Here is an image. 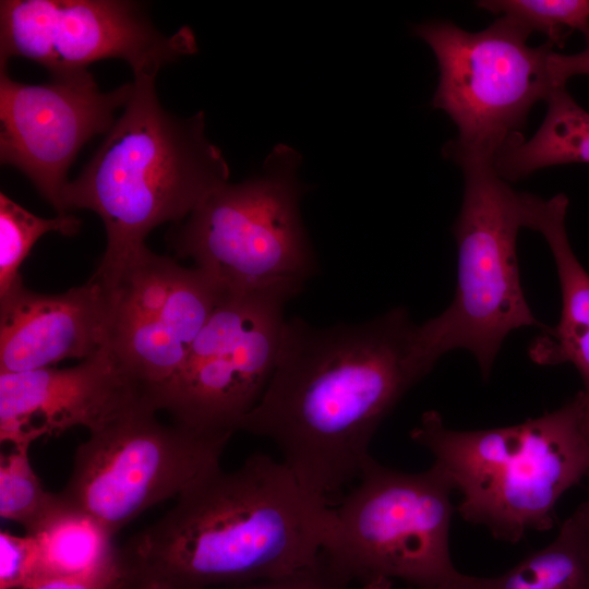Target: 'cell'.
<instances>
[{
    "mask_svg": "<svg viewBox=\"0 0 589 589\" xmlns=\"http://www.w3.org/2000/svg\"><path fill=\"white\" fill-rule=\"evenodd\" d=\"M121 570L119 562L85 576L56 578L44 581L29 589H120Z\"/></svg>",
    "mask_w": 589,
    "mask_h": 589,
    "instance_id": "cell-25",
    "label": "cell"
},
{
    "mask_svg": "<svg viewBox=\"0 0 589 589\" xmlns=\"http://www.w3.org/2000/svg\"><path fill=\"white\" fill-rule=\"evenodd\" d=\"M81 221L73 215L39 217L0 193V297L20 285L19 269L36 241L48 232L75 235Z\"/></svg>",
    "mask_w": 589,
    "mask_h": 589,
    "instance_id": "cell-21",
    "label": "cell"
},
{
    "mask_svg": "<svg viewBox=\"0 0 589 589\" xmlns=\"http://www.w3.org/2000/svg\"><path fill=\"white\" fill-rule=\"evenodd\" d=\"M143 406L156 408L108 347L70 368L0 373V438L12 446L75 426L91 433Z\"/></svg>",
    "mask_w": 589,
    "mask_h": 589,
    "instance_id": "cell-14",
    "label": "cell"
},
{
    "mask_svg": "<svg viewBox=\"0 0 589 589\" xmlns=\"http://www.w3.org/2000/svg\"><path fill=\"white\" fill-rule=\"evenodd\" d=\"M31 446H12L1 454L0 515L21 525L27 534L39 529L61 504L59 493L47 491L28 457Z\"/></svg>",
    "mask_w": 589,
    "mask_h": 589,
    "instance_id": "cell-20",
    "label": "cell"
},
{
    "mask_svg": "<svg viewBox=\"0 0 589 589\" xmlns=\"http://www.w3.org/2000/svg\"><path fill=\"white\" fill-rule=\"evenodd\" d=\"M61 500L55 512L31 534L38 552L37 585L97 573L118 561L113 534L106 526L87 512L67 503L62 496Z\"/></svg>",
    "mask_w": 589,
    "mask_h": 589,
    "instance_id": "cell-18",
    "label": "cell"
},
{
    "mask_svg": "<svg viewBox=\"0 0 589 589\" xmlns=\"http://www.w3.org/2000/svg\"><path fill=\"white\" fill-rule=\"evenodd\" d=\"M477 5L517 23L530 35L541 33L554 47H563L574 32L589 43V0H483Z\"/></svg>",
    "mask_w": 589,
    "mask_h": 589,
    "instance_id": "cell-22",
    "label": "cell"
},
{
    "mask_svg": "<svg viewBox=\"0 0 589 589\" xmlns=\"http://www.w3.org/2000/svg\"><path fill=\"white\" fill-rule=\"evenodd\" d=\"M491 577H479L458 573L447 582L435 589H491Z\"/></svg>",
    "mask_w": 589,
    "mask_h": 589,
    "instance_id": "cell-27",
    "label": "cell"
},
{
    "mask_svg": "<svg viewBox=\"0 0 589 589\" xmlns=\"http://www.w3.org/2000/svg\"><path fill=\"white\" fill-rule=\"evenodd\" d=\"M550 73L556 86H566L567 81L576 75H589V43L576 53L553 51L550 56Z\"/></svg>",
    "mask_w": 589,
    "mask_h": 589,
    "instance_id": "cell-26",
    "label": "cell"
},
{
    "mask_svg": "<svg viewBox=\"0 0 589 589\" xmlns=\"http://www.w3.org/2000/svg\"><path fill=\"white\" fill-rule=\"evenodd\" d=\"M195 50L191 29L166 36L134 1L0 2V70H7L11 58H25L60 77L115 58L128 62L133 74L158 73L166 63Z\"/></svg>",
    "mask_w": 589,
    "mask_h": 589,
    "instance_id": "cell-11",
    "label": "cell"
},
{
    "mask_svg": "<svg viewBox=\"0 0 589 589\" xmlns=\"http://www.w3.org/2000/svg\"><path fill=\"white\" fill-rule=\"evenodd\" d=\"M444 154L464 175L461 207L453 225L457 286L442 313L417 325L416 350L430 372L448 351L468 350L486 380L509 333L545 327L532 313L519 277L516 243L525 228L522 192L514 190L486 156L448 143Z\"/></svg>",
    "mask_w": 589,
    "mask_h": 589,
    "instance_id": "cell-5",
    "label": "cell"
},
{
    "mask_svg": "<svg viewBox=\"0 0 589 589\" xmlns=\"http://www.w3.org/2000/svg\"><path fill=\"white\" fill-rule=\"evenodd\" d=\"M416 328L401 306L329 327L286 320L273 376L239 430L272 440L300 484L335 506L382 421L430 373Z\"/></svg>",
    "mask_w": 589,
    "mask_h": 589,
    "instance_id": "cell-1",
    "label": "cell"
},
{
    "mask_svg": "<svg viewBox=\"0 0 589 589\" xmlns=\"http://www.w3.org/2000/svg\"><path fill=\"white\" fill-rule=\"evenodd\" d=\"M491 578V589H589V498L552 542Z\"/></svg>",
    "mask_w": 589,
    "mask_h": 589,
    "instance_id": "cell-19",
    "label": "cell"
},
{
    "mask_svg": "<svg viewBox=\"0 0 589 589\" xmlns=\"http://www.w3.org/2000/svg\"><path fill=\"white\" fill-rule=\"evenodd\" d=\"M155 72L134 74L133 93L81 173L63 194L64 213L89 209L107 245L93 277L109 280L157 226L179 224L228 182L220 149L205 135V116L177 117L158 100Z\"/></svg>",
    "mask_w": 589,
    "mask_h": 589,
    "instance_id": "cell-3",
    "label": "cell"
},
{
    "mask_svg": "<svg viewBox=\"0 0 589 589\" xmlns=\"http://www.w3.org/2000/svg\"><path fill=\"white\" fill-rule=\"evenodd\" d=\"M143 406L91 432L59 492L115 536L149 507L178 497L219 466L231 434L165 424Z\"/></svg>",
    "mask_w": 589,
    "mask_h": 589,
    "instance_id": "cell-9",
    "label": "cell"
},
{
    "mask_svg": "<svg viewBox=\"0 0 589 589\" xmlns=\"http://www.w3.org/2000/svg\"><path fill=\"white\" fill-rule=\"evenodd\" d=\"M334 510L284 461L255 453L215 467L118 549L120 589H205L287 577L315 565Z\"/></svg>",
    "mask_w": 589,
    "mask_h": 589,
    "instance_id": "cell-2",
    "label": "cell"
},
{
    "mask_svg": "<svg viewBox=\"0 0 589 589\" xmlns=\"http://www.w3.org/2000/svg\"><path fill=\"white\" fill-rule=\"evenodd\" d=\"M133 87L100 92L88 70L43 84L17 82L0 70L1 164L24 173L58 215H67L70 166L84 144L109 132Z\"/></svg>",
    "mask_w": 589,
    "mask_h": 589,
    "instance_id": "cell-13",
    "label": "cell"
},
{
    "mask_svg": "<svg viewBox=\"0 0 589 589\" xmlns=\"http://www.w3.org/2000/svg\"><path fill=\"white\" fill-rule=\"evenodd\" d=\"M452 481L436 466L405 472L366 459L354 485L333 506L323 553L361 589H390L399 579L435 589L456 570L449 553Z\"/></svg>",
    "mask_w": 589,
    "mask_h": 589,
    "instance_id": "cell-7",
    "label": "cell"
},
{
    "mask_svg": "<svg viewBox=\"0 0 589 589\" xmlns=\"http://www.w3.org/2000/svg\"><path fill=\"white\" fill-rule=\"evenodd\" d=\"M38 584V552L33 536L0 532V589H29Z\"/></svg>",
    "mask_w": 589,
    "mask_h": 589,
    "instance_id": "cell-23",
    "label": "cell"
},
{
    "mask_svg": "<svg viewBox=\"0 0 589 589\" xmlns=\"http://www.w3.org/2000/svg\"><path fill=\"white\" fill-rule=\"evenodd\" d=\"M349 584L322 552L318 562L312 567L287 577L245 585L239 589H346Z\"/></svg>",
    "mask_w": 589,
    "mask_h": 589,
    "instance_id": "cell-24",
    "label": "cell"
},
{
    "mask_svg": "<svg viewBox=\"0 0 589 589\" xmlns=\"http://www.w3.org/2000/svg\"><path fill=\"white\" fill-rule=\"evenodd\" d=\"M545 103L546 112L536 133L509 142L492 157L496 172L507 182L546 167L589 164V112L566 86L553 88Z\"/></svg>",
    "mask_w": 589,
    "mask_h": 589,
    "instance_id": "cell-17",
    "label": "cell"
},
{
    "mask_svg": "<svg viewBox=\"0 0 589 589\" xmlns=\"http://www.w3.org/2000/svg\"><path fill=\"white\" fill-rule=\"evenodd\" d=\"M568 197L558 193L542 199L522 192L524 227L545 240L557 272L562 311L554 327L541 329L529 346L530 359L540 365L573 364L589 394V273L573 251L566 229Z\"/></svg>",
    "mask_w": 589,
    "mask_h": 589,
    "instance_id": "cell-16",
    "label": "cell"
},
{
    "mask_svg": "<svg viewBox=\"0 0 589 589\" xmlns=\"http://www.w3.org/2000/svg\"><path fill=\"white\" fill-rule=\"evenodd\" d=\"M300 155L279 144L261 175L211 193L168 241L224 292L275 291L290 299L316 269L303 228Z\"/></svg>",
    "mask_w": 589,
    "mask_h": 589,
    "instance_id": "cell-6",
    "label": "cell"
},
{
    "mask_svg": "<svg viewBox=\"0 0 589 589\" xmlns=\"http://www.w3.org/2000/svg\"><path fill=\"white\" fill-rule=\"evenodd\" d=\"M461 494L456 507L495 539L516 543L555 524L561 497L589 476V394L522 423L474 431L448 429L435 410L410 432Z\"/></svg>",
    "mask_w": 589,
    "mask_h": 589,
    "instance_id": "cell-4",
    "label": "cell"
},
{
    "mask_svg": "<svg viewBox=\"0 0 589 589\" xmlns=\"http://www.w3.org/2000/svg\"><path fill=\"white\" fill-rule=\"evenodd\" d=\"M103 284L111 301L107 347L155 404L224 291L201 268L182 266L146 245Z\"/></svg>",
    "mask_w": 589,
    "mask_h": 589,
    "instance_id": "cell-12",
    "label": "cell"
},
{
    "mask_svg": "<svg viewBox=\"0 0 589 589\" xmlns=\"http://www.w3.org/2000/svg\"><path fill=\"white\" fill-rule=\"evenodd\" d=\"M413 33L434 52L440 79L432 99L455 123L456 148L492 159L522 136L532 107L557 87L550 73L549 41L532 47L530 34L498 16L478 32L449 21L416 25Z\"/></svg>",
    "mask_w": 589,
    "mask_h": 589,
    "instance_id": "cell-8",
    "label": "cell"
},
{
    "mask_svg": "<svg viewBox=\"0 0 589 589\" xmlns=\"http://www.w3.org/2000/svg\"><path fill=\"white\" fill-rule=\"evenodd\" d=\"M290 298L275 291L224 292L184 362L157 392L173 422L233 434L275 371Z\"/></svg>",
    "mask_w": 589,
    "mask_h": 589,
    "instance_id": "cell-10",
    "label": "cell"
},
{
    "mask_svg": "<svg viewBox=\"0 0 589 589\" xmlns=\"http://www.w3.org/2000/svg\"><path fill=\"white\" fill-rule=\"evenodd\" d=\"M110 311L108 288L93 277L57 294L35 292L21 283L0 297V373L97 354L108 345Z\"/></svg>",
    "mask_w": 589,
    "mask_h": 589,
    "instance_id": "cell-15",
    "label": "cell"
}]
</instances>
